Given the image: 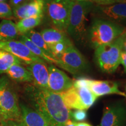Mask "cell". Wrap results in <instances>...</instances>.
Listing matches in <instances>:
<instances>
[{"mask_svg":"<svg viewBox=\"0 0 126 126\" xmlns=\"http://www.w3.org/2000/svg\"><path fill=\"white\" fill-rule=\"evenodd\" d=\"M0 50L11 53L22 62L28 65L37 62L46 63L45 60L34 55L25 44L19 40L0 42Z\"/></svg>","mask_w":126,"mask_h":126,"instance_id":"cell-8","label":"cell"},{"mask_svg":"<svg viewBox=\"0 0 126 126\" xmlns=\"http://www.w3.org/2000/svg\"><path fill=\"white\" fill-rule=\"evenodd\" d=\"M23 35L26 36L28 39L31 40V42L33 43L36 46L39 47L41 50H43L47 55L54 58L53 56V55H52L51 51H50L49 46L45 42V40H43L40 33L34 31V30H31V31H29L26 33L23 34Z\"/></svg>","mask_w":126,"mask_h":126,"instance_id":"cell-23","label":"cell"},{"mask_svg":"<svg viewBox=\"0 0 126 126\" xmlns=\"http://www.w3.org/2000/svg\"><path fill=\"white\" fill-rule=\"evenodd\" d=\"M122 48L123 51L126 52V32L122 34Z\"/></svg>","mask_w":126,"mask_h":126,"instance_id":"cell-33","label":"cell"},{"mask_svg":"<svg viewBox=\"0 0 126 126\" xmlns=\"http://www.w3.org/2000/svg\"><path fill=\"white\" fill-rule=\"evenodd\" d=\"M120 64H122L124 68V71L126 72V52L122 51L120 56Z\"/></svg>","mask_w":126,"mask_h":126,"instance_id":"cell-32","label":"cell"},{"mask_svg":"<svg viewBox=\"0 0 126 126\" xmlns=\"http://www.w3.org/2000/svg\"><path fill=\"white\" fill-rule=\"evenodd\" d=\"M40 34L43 40L48 45L61 42L67 37L64 31L54 28L44 29L41 32Z\"/></svg>","mask_w":126,"mask_h":126,"instance_id":"cell-20","label":"cell"},{"mask_svg":"<svg viewBox=\"0 0 126 126\" xmlns=\"http://www.w3.org/2000/svg\"><path fill=\"white\" fill-rule=\"evenodd\" d=\"M75 1H85V2H93L94 0H75Z\"/></svg>","mask_w":126,"mask_h":126,"instance_id":"cell-36","label":"cell"},{"mask_svg":"<svg viewBox=\"0 0 126 126\" xmlns=\"http://www.w3.org/2000/svg\"><path fill=\"white\" fill-rule=\"evenodd\" d=\"M71 117L75 121L82 122L84 121L87 117V113L85 110H76L71 113Z\"/></svg>","mask_w":126,"mask_h":126,"instance_id":"cell-27","label":"cell"},{"mask_svg":"<svg viewBox=\"0 0 126 126\" xmlns=\"http://www.w3.org/2000/svg\"><path fill=\"white\" fill-rule=\"evenodd\" d=\"M45 0H32L24 5L25 18L43 16Z\"/></svg>","mask_w":126,"mask_h":126,"instance_id":"cell-18","label":"cell"},{"mask_svg":"<svg viewBox=\"0 0 126 126\" xmlns=\"http://www.w3.org/2000/svg\"><path fill=\"white\" fill-rule=\"evenodd\" d=\"M126 118V110L120 105H114L105 109L99 126H123Z\"/></svg>","mask_w":126,"mask_h":126,"instance_id":"cell-10","label":"cell"},{"mask_svg":"<svg viewBox=\"0 0 126 126\" xmlns=\"http://www.w3.org/2000/svg\"><path fill=\"white\" fill-rule=\"evenodd\" d=\"M9 78L14 81L23 82H32L33 78L31 72L21 64H14L9 67L5 72Z\"/></svg>","mask_w":126,"mask_h":126,"instance_id":"cell-15","label":"cell"},{"mask_svg":"<svg viewBox=\"0 0 126 126\" xmlns=\"http://www.w3.org/2000/svg\"><path fill=\"white\" fill-rule=\"evenodd\" d=\"M92 2L72 0L68 23L66 31L77 40H81L86 33V18Z\"/></svg>","mask_w":126,"mask_h":126,"instance_id":"cell-5","label":"cell"},{"mask_svg":"<svg viewBox=\"0 0 126 126\" xmlns=\"http://www.w3.org/2000/svg\"><path fill=\"white\" fill-rule=\"evenodd\" d=\"M122 2H126V0H122Z\"/></svg>","mask_w":126,"mask_h":126,"instance_id":"cell-38","label":"cell"},{"mask_svg":"<svg viewBox=\"0 0 126 126\" xmlns=\"http://www.w3.org/2000/svg\"><path fill=\"white\" fill-rule=\"evenodd\" d=\"M13 15L11 6L5 2H0V18H10Z\"/></svg>","mask_w":126,"mask_h":126,"instance_id":"cell-26","label":"cell"},{"mask_svg":"<svg viewBox=\"0 0 126 126\" xmlns=\"http://www.w3.org/2000/svg\"><path fill=\"white\" fill-rule=\"evenodd\" d=\"M93 2L96 3L99 5H109L122 2V0H94Z\"/></svg>","mask_w":126,"mask_h":126,"instance_id":"cell-29","label":"cell"},{"mask_svg":"<svg viewBox=\"0 0 126 126\" xmlns=\"http://www.w3.org/2000/svg\"><path fill=\"white\" fill-rule=\"evenodd\" d=\"M89 89L97 97L108 94H117L126 96L124 92L119 90L117 83L113 81L91 79Z\"/></svg>","mask_w":126,"mask_h":126,"instance_id":"cell-13","label":"cell"},{"mask_svg":"<svg viewBox=\"0 0 126 126\" xmlns=\"http://www.w3.org/2000/svg\"><path fill=\"white\" fill-rule=\"evenodd\" d=\"M30 1H31V0H10L9 3H10L11 6L14 9L15 8L19 7V6L22 5L29 3Z\"/></svg>","mask_w":126,"mask_h":126,"instance_id":"cell-30","label":"cell"},{"mask_svg":"<svg viewBox=\"0 0 126 126\" xmlns=\"http://www.w3.org/2000/svg\"><path fill=\"white\" fill-rule=\"evenodd\" d=\"M27 69L31 72L34 86L48 89V70L46 63H33L28 65Z\"/></svg>","mask_w":126,"mask_h":126,"instance_id":"cell-11","label":"cell"},{"mask_svg":"<svg viewBox=\"0 0 126 126\" xmlns=\"http://www.w3.org/2000/svg\"><path fill=\"white\" fill-rule=\"evenodd\" d=\"M96 12L103 18L108 19L114 20L126 19V2L97 6Z\"/></svg>","mask_w":126,"mask_h":126,"instance_id":"cell-12","label":"cell"},{"mask_svg":"<svg viewBox=\"0 0 126 126\" xmlns=\"http://www.w3.org/2000/svg\"><path fill=\"white\" fill-rule=\"evenodd\" d=\"M19 41L22 42L23 44H25L34 55L45 60L46 63L57 64V61L56 59L47 55L43 50H41L39 47L36 46L33 43L31 42V40L28 39L26 36L23 35V34H21L19 36Z\"/></svg>","mask_w":126,"mask_h":126,"instance_id":"cell-19","label":"cell"},{"mask_svg":"<svg viewBox=\"0 0 126 126\" xmlns=\"http://www.w3.org/2000/svg\"><path fill=\"white\" fill-rule=\"evenodd\" d=\"M43 17H30V18H26L19 20V21L16 23L19 33L20 35L24 34L31 30H33L34 28L40 24Z\"/></svg>","mask_w":126,"mask_h":126,"instance_id":"cell-21","label":"cell"},{"mask_svg":"<svg viewBox=\"0 0 126 126\" xmlns=\"http://www.w3.org/2000/svg\"><path fill=\"white\" fill-rule=\"evenodd\" d=\"M126 32V29L110 20H94L89 31V40L95 48L111 43Z\"/></svg>","mask_w":126,"mask_h":126,"instance_id":"cell-4","label":"cell"},{"mask_svg":"<svg viewBox=\"0 0 126 126\" xmlns=\"http://www.w3.org/2000/svg\"><path fill=\"white\" fill-rule=\"evenodd\" d=\"M0 126H25L20 122L16 121H2L0 122Z\"/></svg>","mask_w":126,"mask_h":126,"instance_id":"cell-31","label":"cell"},{"mask_svg":"<svg viewBox=\"0 0 126 126\" xmlns=\"http://www.w3.org/2000/svg\"><path fill=\"white\" fill-rule=\"evenodd\" d=\"M6 0H0V2H5V1Z\"/></svg>","mask_w":126,"mask_h":126,"instance_id":"cell-37","label":"cell"},{"mask_svg":"<svg viewBox=\"0 0 126 126\" xmlns=\"http://www.w3.org/2000/svg\"><path fill=\"white\" fill-rule=\"evenodd\" d=\"M57 65L72 74L76 75L85 70L88 64L84 56L72 45L57 59Z\"/></svg>","mask_w":126,"mask_h":126,"instance_id":"cell-7","label":"cell"},{"mask_svg":"<svg viewBox=\"0 0 126 126\" xmlns=\"http://www.w3.org/2000/svg\"><path fill=\"white\" fill-rule=\"evenodd\" d=\"M60 94L64 104L69 109L84 110L76 88L72 86L67 91Z\"/></svg>","mask_w":126,"mask_h":126,"instance_id":"cell-17","label":"cell"},{"mask_svg":"<svg viewBox=\"0 0 126 126\" xmlns=\"http://www.w3.org/2000/svg\"><path fill=\"white\" fill-rule=\"evenodd\" d=\"M25 94L33 109L50 126H62L71 119L72 112L65 105L60 94L29 84L25 86Z\"/></svg>","mask_w":126,"mask_h":126,"instance_id":"cell-1","label":"cell"},{"mask_svg":"<svg viewBox=\"0 0 126 126\" xmlns=\"http://www.w3.org/2000/svg\"><path fill=\"white\" fill-rule=\"evenodd\" d=\"M122 51V35L111 43L96 48L95 60L100 70L108 74L115 72L120 64Z\"/></svg>","mask_w":126,"mask_h":126,"instance_id":"cell-3","label":"cell"},{"mask_svg":"<svg viewBox=\"0 0 126 126\" xmlns=\"http://www.w3.org/2000/svg\"><path fill=\"white\" fill-rule=\"evenodd\" d=\"M90 79L87 78H80L75 80L73 82V86L76 88H89Z\"/></svg>","mask_w":126,"mask_h":126,"instance_id":"cell-28","label":"cell"},{"mask_svg":"<svg viewBox=\"0 0 126 126\" xmlns=\"http://www.w3.org/2000/svg\"><path fill=\"white\" fill-rule=\"evenodd\" d=\"M21 111V122L25 126H50L46 119L33 109L19 103Z\"/></svg>","mask_w":126,"mask_h":126,"instance_id":"cell-14","label":"cell"},{"mask_svg":"<svg viewBox=\"0 0 126 126\" xmlns=\"http://www.w3.org/2000/svg\"><path fill=\"white\" fill-rule=\"evenodd\" d=\"M72 0H50L46 4L47 15L58 29H67Z\"/></svg>","mask_w":126,"mask_h":126,"instance_id":"cell-6","label":"cell"},{"mask_svg":"<svg viewBox=\"0 0 126 126\" xmlns=\"http://www.w3.org/2000/svg\"><path fill=\"white\" fill-rule=\"evenodd\" d=\"M22 63V61L11 53L0 50V75L5 73L12 65L21 64Z\"/></svg>","mask_w":126,"mask_h":126,"instance_id":"cell-22","label":"cell"},{"mask_svg":"<svg viewBox=\"0 0 126 126\" xmlns=\"http://www.w3.org/2000/svg\"><path fill=\"white\" fill-rule=\"evenodd\" d=\"M48 89L57 94L67 91L73 86V82L70 78L62 71L50 65L48 67Z\"/></svg>","mask_w":126,"mask_h":126,"instance_id":"cell-9","label":"cell"},{"mask_svg":"<svg viewBox=\"0 0 126 126\" xmlns=\"http://www.w3.org/2000/svg\"><path fill=\"white\" fill-rule=\"evenodd\" d=\"M31 1H32V0H31Z\"/></svg>","mask_w":126,"mask_h":126,"instance_id":"cell-39","label":"cell"},{"mask_svg":"<svg viewBox=\"0 0 126 126\" xmlns=\"http://www.w3.org/2000/svg\"><path fill=\"white\" fill-rule=\"evenodd\" d=\"M75 126V122L71 120V119L67 120L66 122L63 124L62 126Z\"/></svg>","mask_w":126,"mask_h":126,"instance_id":"cell-34","label":"cell"},{"mask_svg":"<svg viewBox=\"0 0 126 126\" xmlns=\"http://www.w3.org/2000/svg\"><path fill=\"white\" fill-rule=\"evenodd\" d=\"M2 121H22L18 97L5 77L0 78V122Z\"/></svg>","mask_w":126,"mask_h":126,"instance_id":"cell-2","label":"cell"},{"mask_svg":"<svg viewBox=\"0 0 126 126\" xmlns=\"http://www.w3.org/2000/svg\"><path fill=\"white\" fill-rule=\"evenodd\" d=\"M19 34L16 23L12 20L4 19L0 23V42L14 40Z\"/></svg>","mask_w":126,"mask_h":126,"instance_id":"cell-16","label":"cell"},{"mask_svg":"<svg viewBox=\"0 0 126 126\" xmlns=\"http://www.w3.org/2000/svg\"><path fill=\"white\" fill-rule=\"evenodd\" d=\"M77 89L83 109L85 110L88 109L94 105L97 97L88 88H79Z\"/></svg>","mask_w":126,"mask_h":126,"instance_id":"cell-24","label":"cell"},{"mask_svg":"<svg viewBox=\"0 0 126 126\" xmlns=\"http://www.w3.org/2000/svg\"><path fill=\"white\" fill-rule=\"evenodd\" d=\"M74 126H91V124L87 123H84V122L76 123V122H75Z\"/></svg>","mask_w":126,"mask_h":126,"instance_id":"cell-35","label":"cell"},{"mask_svg":"<svg viewBox=\"0 0 126 126\" xmlns=\"http://www.w3.org/2000/svg\"></svg>","mask_w":126,"mask_h":126,"instance_id":"cell-40","label":"cell"},{"mask_svg":"<svg viewBox=\"0 0 126 126\" xmlns=\"http://www.w3.org/2000/svg\"><path fill=\"white\" fill-rule=\"evenodd\" d=\"M73 44L70 39L67 37L64 40L58 43L53 44V45H48L50 51L52 55L57 60L59 59L61 54L65 52L69 47L72 46Z\"/></svg>","mask_w":126,"mask_h":126,"instance_id":"cell-25","label":"cell"}]
</instances>
